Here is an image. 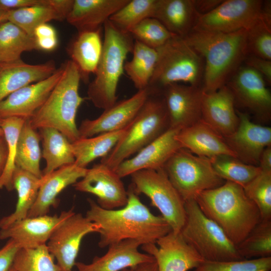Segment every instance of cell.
<instances>
[{
	"label": "cell",
	"instance_id": "6",
	"mask_svg": "<svg viewBox=\"0 0 271 271\" xmlns=\"http://www.w3.org/2000/svg\"><path fill=\"white\" fill-rule=\"evenodd\" d=\"M169 127L167 110L161 93H150L121 137L100 163L115 171L124 161L156 140Z\"/></svg>",
	"mask_w": 271,
	"mask_h": 271
},
{
	"label": "cell",
	"instance_id": "28",
	"mask_svg": "<svg viewBox=\"0 0 271 271\" xmlns=\"http://www.w3.org/2000/svg\"><path fill=\"white\" fill-rule=\"evenodd\" d=\"M199 17L193 0H158L154 18L173 35L184 38L194 28Z\"/></svg>",
	"mask_w": 271,
	"mask_h": 271
},
{
	"label": "cell",
	"instance_id": "4",
	"mask_svg": "<svg viewBox=\"0 0 271 271\" xmlns=\"http://www.w3.org/2000/svg\"><path fill=\"white\" fill-rule=\"evenodd\" d=\"M63 65L60 79L43 105L29 119L35 129H56L73 143L79 139L76 118L85 98L79 92L81 78L76 65L70 60Z\"/></svg>",
	"mask_w": 271,
	"mask_h": 271
},
{
	"label": "cell",
	"instance_id": "19",
	"mask_svg": "<svg viewBox=\"0 0 271 271\" xmlns=\"http://www.w3.org/2000/svg\"><path fill=\"white\" fill-rule=\"evenodd\" d=\"M239 123L236 130L224 140L235 158L249 165L258 166L263 150L271 146V128L252 122L246 112L236 111Z\"/></svg>",
	"mask_w": 271,
	"mask_h": 271
},
{
	"label": "cell",
	"instance_id": "1",
	"mask_svg": "<svg viewBox=\"0 0 271 271\" xmlns=\"http://www.w3.org/2000/svg\"><path fill=\"white\" fill-rule=\"evenodd\" d=\"M126 204L120 209L107 210L88 198L89 209L85 216L100 226V248L127 239L139 241L142 245L156 243L172 231L162 216L153 214L129 187Z\"/></svg>",
	"mask_w": 271,
	"mask_h": 271
},
{
	"label": "cell",
	"instance_id": "40",
	"mask_svg": "<svg viewBox=\"0 0 271 271\" xmlns=\"http://www.w3.org/2000/svg\"><path fill=\"white\" fill-rule=\"evenodd\" d=\"M236 247L244 259L271 256V219H261Z\"/></svg>",
	"mask_w": 271,
	"mask_h": 271
},
{
	"label": "cell",
	"instance_id": "9",
	"mask_svg": "<svg viewBox=\"0 0 271 271\" xmlns=\"http://www.w3.org/2000/svg\"><path fill=\"white\" fill-rule=\"evenodd\" d=\"M163 169L184 202L195 199L200 193L225 182L215 172L210 159L182 148L169 159Z\"/></svg>",
	"mask_w": 271,
	"mask_h": 271
},
{
	"label": "cell",
	"instance_id": "27",
	"mask_svg": "<svg viewBox=\"0 0 271 271\" xmlns=\"http://www.w3.org/2000/svg\"><path fill=\"white\" fill-rule=\"evenodd\" d=\"M129 0H74L66 20L78 32L97 30Z\"/></svg>",
	"mask_w": 271,
	"mask_h": 271
},
{
	"label": "cell",
	"instance_id": "33",
	"mask_svg": "<svg viewBox=\"0 0 271 271\" xmlns=\"http://www.w3.org/2000/svg\"><path fill=\"white\" fill-rule=\"evenodd\" d=\"M132 57L125 61L124 71L138 90L148 88L158 60L157 49L134 40Z\"/></svg>",
	"mask_w": 271,
	"mask_h": 271
},
{
	"label": "cell",
	"instance_id": "57",
	"mask_svg": "<svg viewBox=\"0 0 271 271\" xmlns=\"http://www.w3.org/2000/svg\"><path fill=\"white\" fill-rule=\"evenodd\" d=\"M4 136V130L1 126V119H0V136Z\"/></svg>",
	"mask_w": 271,
	"mask_h": 271
},
{
	"label": "cell",
	"instance_id": "8",
	"mask_svg": "<svg viewBox=\"0 0 271 271\" xmlns=\"http://www.w3.org/2000/svg\"><path fill=\"white\" fill-rule=\"evenodd\" d=\"M184 239L206 261L244 259L221 228L202 212L195 199L185 202Z\"/></svg>",
	"mask_w": 271,
	"mask_h": 271
},
{
	"label": "cell",
	"instance_id": "5",
	"mask_svg": "<svg viewBox=\"0 0 271 271\" xmlns=\"http://www.w3.org/2000/svg\"><path fill=\"white\" fill-rule=\"evenodd\" d=\"M103 28L102 52L95 78L88 85L87 95L96 107L104 110L117 101L118 84L134 40L130 33L119 30L109 20Z\"/></svg>",
	"mask_w": 271,
	"mask_h": 271
},
{
	"label": "cell",
	"instance_id": "55",
	"mask_svg": "<svg viewBox=\"0 0 271 271\" xmlns=\"http://www.w3.org/2000/svg\"><path fill=\"white\" fill-rule=\"evenodd\" d=\"M120 271H158L155 259L152 261L139 264L134 266L128 267Z\"/></svg>",
	"mask_w": 271,
	"mask_h": 271
},
{
	"label": "cell",
	"instance_id": "30",
	"mask_svg": "<svg viewBox=\"0 0 271 271\" xmlns=\"http://www.w3.org/2000/svg\"><path fill=\"white\" fill-rule=\"evenodd\" d=\"M42 183L40 178L17 166L14 170L12 184L17 193L18 199L14 211L0 220V229H4L15 222L27 217L35 203Z\"/></svg>",
	"mask_w": 271,
	"mask_h": 271
},
{
	"label": "cell",
	"instance_id": "45",
	"mask_svg": "<svg viewBox=\"0 0 271 271\" xmlns=\"http://www.w3.org/2000/svg\"><path fill=\"white\" fill-rule=\"evenodd\" d=\"M271 256L223 261L204 260L193 271H269Z\"/></svg>",
	"mask_w": 271,
	"mask_h": 271
},
{
	"label": "cell",
	"instance_id": "38",
	"mask_svg": "<svg viewBox=\"0 0 271 271\" xmlns=\"http://www.w3.org/2000/svg\"><path fill=\"white\" fill-rule=\"evenodd\" d=\"M158 0H129L109 21L119 30L129 33L146 19L154 18Z\"/></svg>",
	"mask_w": 271,
	"mask_h": 271
},
{
	"label": "cell",
	"instance_id": "7",
	"mask_svg": "<svg viewBox=\"0 0 271 271\" xmlns=\"http://www.w3.org/2000/svg\"><path fill=\"white\" fill-rule=\"evenodd\" d=\"M157 50V65L147 88L151 93L180 82L203 88L204 60L184 38L173 36Z\"/></svg>",
	"mask_w": 271,
	"mask_h": 271
},
{
	"label": "cell",
	"instance_id": "47",
	"mask_svg": "<svg viewBox=\"0 0 271 271\" xmlns=\"http://www.w3.org/2000/svg\"><path fill=\"white\" fill-rule=\"evenodd\" d=\"M19 248L15 241L8 239L5 245L0 249V271H9Z\"/></svg>",
	"mask_w": 271,
	"mask_h": 271
},
{
	"label": "cell",
	"instance_id": "3",
	"mask_svg": "<svg viewBox=\"0 0 271 271\" xmlns=\"http://www.w3.org/2000/svg\"><path fill=\"white\" fill-rule=\"evenodd\" d=\"M202 212L216 223L236 246L261 220L258 208L240 185L225 181L195 199Z\"/></svg>",
	"mask_w": 271,
	"mask_h": 271
},
{
	"label": "cell",
	"instance_id": "12",
	"mask_svg": "<svg viewBox=\"0 0 271 271\" xmlns=\"http://www.w3.org/2000/svg\"><path fill=\"white\" fill-rule=\"evenodd\" d=\"M99 231L97 224L81 213L74 212L56 228L46 245L62 270H71L83 237Z\"/></svg>",
	"mask_w": 271,
	"mask_h": 271
},
{
	"label": "cell",
	"instance_id": "59",
	"mask_svg": "<svg viewBox=\"0 0 271 271\" xmlns=\"http://www.w3.org/2000/svg\"><path fill=\"white\" fill-rule=\"evenodd\" d=\"M62 271H72V270H62Z\"/></svg>",
	"mask_w": 271,
	"mask_h": 271
},
{
	"label": "cell",
	"instance_id": "58",
	"mask_svg": "<svg viewBox=\"0 0 271 271\" xmlns=\"http://www.w3.org/2000/svg\"><path fill=\"white\" fill-rule=\"evenodd\" d=\"M9 271H16L14 268L13 267V266H11V267L10 268Z\"/></svg>",
	"mask_w": 271,
	"mask_h": 271
},
{
	"label": "cell",
	"instance_id": "54",
	"mask_svg": "<svg viewBox=\"0 0 271 271\" xmlns=\"http://www.w3.org/2000/svg\"><path fill=\"white\" fill-rule=\"evenodd\" d=\"M8 155V144L5 136H0V176L6 166Z\"/></svg>",
	"mask_w": 271,
	"mask_h": 271
},
{
	"label": "cell",
	"instance_id": "26",
	"mask_svg": "<svg viewBox=\"0 0 271 271\" xmlns=\"http://www.w3.org/2000/svg\"><path fill=\"white\" fill-rule=\"evenodd\" d=\"M56 69L53 61L30 64L21 59L0 64V101L25 86L48 78Z\"/></svg>",
	"mask_w": 271,
	"mask_h": 271
},
{
	"label": "cell",
	"instance_id": "16",
	"mask_svg": "<svg viewBox=\"0 0 271 271\" xmlns=\"http://www.w3.org/2000/svg\"><path fill=\"white\" fill-rule=\"evenodd\" d=\"M149 94L148 88L138 90L129 98L116 101L104 109L98 117L83 120L78 127L79 138H90L125 128L136 116Z\"/></svg>",
	"mask_w": 271,
	"mask_h": 271
},
{
	"label": "cell",
	"instance_id": "32",
	"mask_svg": "<svg viewBox=\"0 0 271 271\" xmlns=\"http://www.w3.org/2000/svg\"><path fill=\"white\" fill-rule=\"evenodd\" d=\"M125 128L90 138H79L71 143L74 163L79 167L86 168L94 160L106 156L121 137Z\"/></svg>",
	"mask_w": 271,
	"mask_h": 271
},
{
	"label": "cell",
	"instance_id": "46",
	"mask_svg": "<svg viewBox=\"0 0 271 271\" xmlns=\"http://www.w3.org/2000/svg\"><path fill=\"white\" fill-rule=\"evenodd\" d=\"M243 63L260 75L268 84L271 83V60L251 55H247Z\"/></svg>",
	"mask_w": 271,
	"mask_h": 271
},
{
	"label": "cell",
	"instance_id": "13",
	"mask_svg": "<svg viewBox=\"0 0 271 271\" xmlns=\"http://www.w3.org/2000/svg\"><path fill=\"white\" fill-rule=\"evenodd\" d=\"M226 85L233 94L235 105L248 110L260 120L270 118L271 94L258 73L245 65L241 66Z\"/></svg>",
	"mask_w": 271,
	"mask_h": 271
},
{
	"label": "cell",
	"instance_id": "17",
	"mask_svg": "<svg viewBox=\"0 0 271 271\" xmlns=\"http://www.w3.org/2000/svg\"><path fill=\"white\" fill-rule=\"evenodd\" d=\"M202 92V87L180 83L163 89L170 128L181 130L201 119Z\"/></svg>",
	"mask_w": 271,
	"mask_h": 271
},
{
	"label": "cell",
	"instance_id": "52",
	"mask_svg": "<svg viewBox=\"0 0 271 271\" xmlns=\"http://www.w3.org/2000/svg\"><path fill=\"white\" fill-rule=\"evenodd\" d=\"M57 37L56 30L53 27L47 23L38 26L34 30V38Z\"/></svg>",
	"mask_w": 271,
	"mask_h": 271
},
{
	"label": "cell",
	"instance_id": "22",
	"mask_svg": "<svg viewBox=\"0 0 271 271\" xmlns=\"http://www.w3.org/2000/svg\"><path fill=\"white\" fill-rule=\"evenodd\" d=\"M235 106L234 96L227 85L213 92L203 91L201 120L222 137H227L238 125Z\"/></svg>",
	"mask_w": 271,
	"mask_h": 271
},
{
	"label": "cell",
	"instance_id": "11",
	"mask_svg": "<svg viewBox=\"0 0 271 271\" xmlns=\"http://www.w3.org/2000/svg\"><path fill=\"white\" fill-rule=\"evenodd\" d=\"M263 2L261 0L223 1L213 11L200 16L193 29L224 33L247 30L260 16Z\"/></svg>",
	"mask_w": 271,
	"mask_h": 271
},
{
	"label": "cell",
	"instance_id": "42",
	"mask_svg": "<svg viewBox=\"0 0 271 271\" xmlns=\"http://www.w3.org/2000/svg\"><path fill=\"white\" fill-rule=\"evenodd\" d=\"M1 119V126L8 144V155L6 166L0 176V189L5 188L8 191H11L14 190L12 177L16 167L17 142L21 128L26 120L16 117Z\"/></svg>",
	"mask_w": 271,
	"mask_h": 271
},
{
	"label": "cell",
	"instance_id": "49",
	"mask_svg": "<svg viewBox=\"0 0 271 271\" xmlns=\"http://www.w3.org/2000/svg\"><path fill=\"white\" fill-rule=\"evenodd\" d=\"M44 3L45 0H0V9L9 11Z\"/></svg>",
	"mask_w": 271,
	"mask_h": 271
},
{
	"label": "cell",
	"instance_id": "2",
	"mask_svg": "<svg viewBox=\"0 0 271 271\" xmlns=\"http://www.w3.org/2000/svg\"><path fill=\"white\" fill-rule=\"evenodd\" d=\"M246 30L224 33L193 29L183 38L203 58V91L226 85L247 56Z\"/></svg>",
	"mask_w": 271,
	"mask_h": 271
},
{
	"label": "cell",
	"instance_id": "25",
	"mask_svg": "<svg viewBox=\"0 0 271 271\" xmlns=\"http://www.w3.org/2000/svg\"><path fill=\"white\" fill-rule=\"evenodd\" d=\"M176 139L182 148L198 156L209 159L221 155L235 157L224 137L201 119L179 130Z\"/></svg>",
	"mask_w": 271,
	"mask_h": 271
},
{
	"label": "cell",
	"instance_id": "10",
	"mask_svg": "<svg viewBox=\"0 0 271 271\" xmlns=\"http://www.w3.org/2000/svg\"><path fill=\"white\" fill-rule=\"evenodd\" d=\"M130 187L138 195L143 194L161 213L172 231L180 232L185 221V202L169 180L164 170H143L131 175Z\"/></svg>",
	"mask_w": 271,
	"mask_h": 271
},
{
	"label": "cell",
	"instance_id": "24",
	"mask_svg": "<svg viewBox=\"0 0 271 271\" xmlns=\"http://www.w3.org/2000/svg\"><path fill=\"white\" fill-rule=\"evenodd\" d=\"M142 245L132 239L121 241L108 246L107 252L101 256H95L89 264L76 262L77 271H120L139 264L152 261L154 257L139 251Z\"/></svg>",
	"mask_w": 271,
	"mask_h": 271
},
{
	"label": "cell",
	"instance_id": "44",
	"mask_svg": "<svg viewBox=\"0 0 271 271\" xmlns=\"http://www.w3.org/2000/svg\"><path fill=\"white\" fill-rule=\"evenodd\" d=\"M134 40L158 49L174 35L157 19L149 18L136 26L129 32Z\"/></svg>",
	"mask_w": 271,
	"mask_h": 271
},
{
	"label": "cell",
	"instance_id": "31",
	"mask_svg": "<svg viewBox=\"0 0 271 271\" xmlns=\"http://www.w3.org/2000/svg\"><path fill=\"white\" fill-rule=\"evenodd\" d=\"M42 139V158L46 162L43 176L75 163L71 143L58 130L49 127L39 129Z\"/></svg>",
	"mask_w": 271,
	"mask_h": 271
},
{
	"label": "cell",
	"instance_id": "35",
	"mask_svg": "<svg viewBox=\"0 0 271 271\" xmlns=\"http://www.w3.org/2000/svg\"><path fill=\"white\" fill-rule=\"evenodd\" d=\"M38 50L34 37L6 21L0 24V64L21 60L22 53Z\"/></svg>",
	"mask_w": 271,
	"mask_h": 271
},
{
	"label": "cell",
	"instance_id": "56",
	"mask_svg": "<svg viewBox=\"0 0 271 271\" xmlns=\"http://www.w3.org/2000/svg\"><path fill=\"white\" fill-rule=\"evenodd\" d=\"M8 11L0 9V24L7 21Z\"/></svg>",
	"mask_w": 271,
	"mask_h": 271
},
{
	"label": "cell",
	"instance_id": "36",
	"mask_svg": "<svg viewBox=\"0 0 271 271\" xmlns=\"http://www.w3.org/2000/svg\"><path fill=\"white\" fill-rule=\"evenodd\" d=\"M247 55L271 60V2L264 1L260 16L246 30Z\"/></svg>",
	"mask_w": 271,
	"mask_h": 271
},
{
	"label": "cell",
	"instance_id": "21",
	"mask_svg": "<svg viewBox=\"0 0 271 271\" xmlns=\"http://www.w3.org/2000/svg\"><path fill=\"white\" fill-rule=\"evenodd\" d=\"M179 130L169 128L135 156L122 162L114 171L122 178L143 170L163 169L169 159L182 148L176 139Z\"/></svg>",
	"mask_w": 271,
	"mask_h": 271
},
{
	"label": "cell",
	"instance_id": "15",
	"mask_svg": "<svg viewBox=\"0 0 271 271\" xmlns=\"http://www.w3.org/2000/svg\"><path fill=\"white\" fill-rule=\"evenodd\" d=\"M142 248L154 257L158 271H188L197 267L204 261L180 232L171 231L156 243L143 245Z\"/></svg>",
	"mask_w": 271,
	"mask_h": 271
},
{
	"label": "cell",
	"instance_id": "53",
	"mask_svg": "<svg viewBox=\"0 0 271 271\" xmlns=\"http://www.w3.org/2000/svg\"><path fill=\"white\" fill-rule=\"evenodd\" d=\"M258 167L261 171H271V146L266 147L261 153Z\"/></svg>",
	"mask_w": 271,
	"mask_h": 271
},
{
	"label": "cell",
	"instance_id": "37",
	"mask_svg": "<svg viewBox=\"0 0 271 271\" xmlns=\"http://www.w3.org/2000/svg\"><path fill=\"white\" fill-rule=\"evenodd\" d=\"M210 159L214 170L221 178L243 188L261 171L258 166L245 164L233 156L221 155Z\"/></svg>",
	"mask_w": 271,
	"mask_h": 271
},
{
	"label": "cell",
	"instance_id": "48",
	"mask_svg": "<svg viewBox=\"0 0 271 271\" xmlns=\"http://www.w3.org/2000/svg\"><path fill=\"white\" fill-rule=\"evenodd\" d=\"M74 0H47V4L57 13L59 21L66 19Z\"/></svg>",
	"mask_w": 271,
	"mask_h": 271
},
{
	"label": "cell",
	"instance_id": "34",
	"mask_svg": "<svg viewBox=\"0 0 271 271\" xmlns=\"http://www.w3.org/2000/svg\"><path fill=\"white\" fill-rule=\"evenodd\" d=\"M40 133L33 127L30 119L26 120L18 138L15 160L16 166L40 178L43 176L40 166Z\"/></svg>",
	"mask_w": 271,
	"mask_h": 271
},
{
	"label": "cell",
	"instance_id": "39",
	"mask_svg": "<svg viewBox=\"0 0 271 271\" xmlns=\"http://www.w3.org/2000/svg\"><path fill=\"white\" fill-rule=\"evenodd\" d=\"M52 20L59 21V17L47 0L42 4L8 11L7 21L33 37L36 27Z\"/></svg>",
	"mask_w": 271,
	"mask_h": 271
},
{
	"label": "cell",
	"instance_id": "20",
	"mask_svg": "<svg viewBox=\"0 0 271 271\" xmlns=\"http://www.w3.org/2000/svg\"><path fill=\"white\" fill-rule=\"evenodd\" d=\"M74 212L73 209L59 215H45L15 222L0 230V239H11L20 248H35L46 245L56 228Z\"/></svg>",
	"mask_w": 271,
	"mask_h": 271
},
{
	"label": "cell",
	"instance_id": "23",
	"mask_svg": "<svg viewBox=\"0 0 271 271\" xmlns=\"http://www.w3.org/2000/svg\"><path fill=\"white\" fill-rule=\"evenodd\" d=\"M87 171V168L79 167L73 163L43 176L37 199L27 217L47 215L50 208L57 205L60 193L82 178Z\"/></svg>",
	"mask_w": 271,
	"mask_h": 271
},
{
	"label": "cell",
	"instance_id": "43",
	"mask_svg": "<svg viewBox=\"0 0 271 271\" xmlns=\"http://www.w3.org/2000/svg\"><path fill=\"white\" fill-rule=\"evenodd\" d=\"M243 188L246 196L258 208L261 219H271V171L261 170Z\"/></svg>",
	"mask_w": 271,
	"mask_h": 271
},
{
	"label": "cell",
	"instance_id": "50",
	"mask_svg": "<svg viewBox=\"0 0 271 271\" xmlns=\"http://www.w3.org/2000/svg\"><path fill=\"white\" fill-rule=\"evenodd\" d=\"M195 8L200 16L210 13L217 7L222 0H193Z\"/></svg>",
	"mask_w": 271,
	"mask_h": 271
},
{
	"label": "cell",
	"instance_id": "14",
	"mask_svg": "<svg viewBox=\"0 0 271 271\" xmlns=\"http://www.w3.org/2000/svg\"><path fill=\"white\" fill-rule=\"evenodd\" d=\"M121 179L114 171L100 163L87 169L85 176L72 186L78 191L96 196L101 208L115 209L124 206L128 199Z\"/></svg>",
	"mask_w": 271,
	"mask_h": 271
},
{
	"label": "cell",
	"instance_id": "29",
	"mask_svg": "<svg viewBox=\"0 0 271 271\" xmlns=\"http://www.w3.org/2000/svg\"><path fill=\"white\" fill-rule=\"evenodd\" d=\"M101 34V29L79 32L69 48L71 60L85 82L90 74H95L100 60L103 48Z\"/></svg>",
	"mask_w": 271,
	"mask_h": 271
},
{
	"label": "cell",
	"instance_id": "18",
	"mask_svg": "<svg viewBox=\"0 0 271 271\" xmlns=\"http://www.w3.org/2000/svg\"><path fill=\"white\" fill-rule=\"evenodd\" d=\"M63 72L62 65L48 78L25 86L0 101V119H30L44 103Z\"/></svg>",
	"mask_w": 271,
	"mask_h": 271
},
{
	"label": "cell",
	"instance_id": "51",
	"mask_svg": "<svg viewBox=\"0 0 271 271\" xmlns=\"http://www.w3.org/2000/svg\"><path fill=\"white\" fill-rule=\"evenodd\" d=\"M38 50L47 51L54 50L58 44L57 37L35 38Z\"/></svg>",
	"mask_w": 271,
	"mask_h": 271
},
{
	"label": "cell",
	"instance_id": "41",
	"mask_svg": "<svg viewBox=\"0 0 271 271\" xmlns=\"http://www.w3.org/2000/svg\"><path fill=\"white\" fill-rule=\"evenodd\" d=\"M54 260L44 245L35 248H19L12 266L16 271H62Z\"/></svg>",
	"mask_w": 271,
	"mask_h": 271
}]
</instances>
